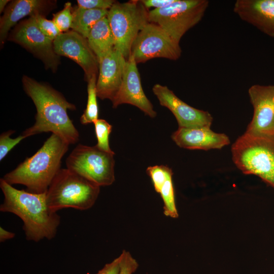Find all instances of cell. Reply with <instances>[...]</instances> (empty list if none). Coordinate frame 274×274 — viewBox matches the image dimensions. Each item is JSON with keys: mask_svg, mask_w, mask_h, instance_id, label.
<instances>
[{"mask_svg": "<svg viewBox=\"0 0 274 274\" xmlns=\"http://www.w3.org/2000/svg\"><path fill=\"white\" fill-rule=\"evenodd\" d=\"M23 89L33 101L37 109L36 121L22 135L26 138L42 132L55 134L69 145L79 139V132L67 114V110L76 107L68 102L59 92L47 85L24 76Z\"/></svg>", "mask_w": 274, "mask_h": 274, "instance_id": "1", "label": "cell"}, {"mask_svg": "<svg viewBox=\"0 0 274 274\" xmlns=\"http://www.w3.org/2000/svg\"><path fill=\"white\" fill-rule=\"evenodd\" d=\"M0 187L4 196L0 211L14 214L21 219L27 240L38 242L55 236L60 217L49 209L46 193L37 194L17 189L3 178L0 179Z\"/></svg>", "mask_w": 274, "mask_h": 274, "instance_id": "2", "label": "cell"}, {"mask_svg": "<svg viewBox=\"0 0 274 274\" xmlns=\"http://www.w3.org/2000/svg\"><path fill=\"white\" fill-rule=\"evenodd\" d=\"M69 145L61 138L52 133L34 155L6 174L3 179L11 185H23L31 193H46L60 169L61 159Z\"/></svg>", "mask_w": 274, "mask_h": 274, "instance_id": "3", "label": "cell"}, {"mask_svg": "<svg viewBox=\"0 0 274 274\" xmlns=\"http://www.w3.org/2000/svg\"><path fill=\"white\" fill-rule=\"evenodd\" d=\"M231 151L233 163L243 174L257 176L274 189V135L245 131Z\"/></svg>", "mask_w": 274, "mask_h": 274, "instance_id": "4", "label": "cell"}, {"mask_svg": "<svg viewBox=\"0 0 274 274\" xmlns=\"http://www.w3.org/2000/svg\"><path fill=\"white\" fill-rule=\"evenodd\" d=\"M100 192V186L66 168H60L50 185L46 199L54 212L64 208L84 211L91 208Z\"/></svg>", "mask_w": 274, "mask_h": 274, "instance_id": "5", "label": "cell"}, {"mask_svg": "<svg viewBox=\"0 0 274 274\" xmlns=\"http://www.w3.org/2000/svg\"><path fill=\"white\" fill-rule=\"evenodd\" d=\"M148 13L149 10L138 0L116 1L108 10L107 17L114 36L115 49L126 59L138 35L149 23Z\"/></svg>", "mask_w": 274, "mask_h": 274, "instance_id": "6", "label": "cell"}, {"mask_svg": "<svg viewBox=\"0 0 274 274\" xmlns=\"http://www.w3.org/2000/svg\"><path fill=\"white\" fill-rule=\"evenodd\" d=\"M209 5L208 0H175L166 7L149 11L148 21L180 43L183 36L201 21Z\"/></svg>", "mask_w": 274, "mask_h": 274, "instance_id": "7", "label": "cell"}, {"mask_svg": "<svg viewBox=\"0 0 274 274\" xmlns=\"http://www.w3.org/2000/svg\"><path fill=\"white\" fill-rule=\"evenodd\" d=\"M114 155L96 145L79 144L66 158V168L100 187L109 186L115 181Z\"/></svg>", "mask_w": 274, "mask_h": 274, "instance_id": "8", "label": "cell"}, {"mask_svg": "<svg viewBox=\"0 0 274 274\" xmlns=\"http://www.w3.org/2000/svg\"><path fill=\"white\" fill-rule=\"evenodd\" d=\"M181 54L179 43L159 25L150 22L138 35L132 45L130 53L137 64L155 58L176 60Z\"/></svg>", "mask_w": 274, "mask_h": 274, "instance_id": "9", "label": "cell"}, {"mask_svg": "<svg viewBox=\"0 0 274 274\" xmlns=\"http://www.w3.org/2000/svg\"><path fill=\"white\" fill-rule=\"evenodd\" d=\"M10 39L41 59L47 68L56 70L59 57L54 50L53 41L40 30L32 16L15 27Z\"/></svg>", "mask_w": 274, "mask_h": 274, "instance_id": "10", "label": "cell"}, {"mask_svg": "<svg viewBox=\"0 0 274 274\" xmlns=\"http://www.w3.org/2000/svg\"><path fill=\"white\" fill-rule=\"evenodd\" d=\"M53 48L58 56H63L78 63L83 70L87 80L97 76L98 60L90 48L87 40L72 30L62 32L53 41Z\"/></svg>", "mask_w": 274, "mask_h": 274, "instance_id": "11", "label": "cell"}, {"mask_svg": "<svg viewBox=\"0 0 274 274\" xmlns=\"http://www.w3.org/2000/svg\"><path fill=\"white\" fill-rule=\"evenodd\" d=\"M152 91L160 105L174 114L179 128L211 127L213 118L209 112L189 106L166 86L156 84Z\"/></svg>", "mask_w": 274, "mask_h": 274, "instance_id": "12", "label": "cell"}, {"mask_svg": "<svg viewBox=\"0 0 274 274\" xmlns=\"http://www.w3.org/2000/svg\"><path fill=\"white\" fill-rule=\"evenodd\" d=\"M248 95L253 115L246 131L274 135V85H253L248 89Z\"/></svg>", "mask_w": 274, "mask_h": 274, "instance_id": "13", "label": "cell"}, {"mask_svg": "<svg viewBox=\"0 0 274 274\" xmlns=\"http://www.w3.org/2000/svg\"><path fill=\"white\" fill-rule=\"evenodd\" d=\"M112 102L113 108L130 104L151 118L156 116L153 105L143 91L137 63L132 54L126 60L121 86Z\"/></svg>", "mask_w": 274, "mask_h": 274, "instance_id": "14", "label": "cell"}, {"mask_svg": "<svg viewBox=\"0 0 274 274\" xmlns=\"http://www.w3.org/2000/svg\"><path fill=\"white\" fill-rule=\"evenodd\" d=\"M126 59L114 49L98 60L96 92L98 98L113 101L121 85Z\"/></svg>", "mask_w": 274, "mask_h": 274, "instance_id": "15", "label": "cell"}, {"mask_svg": "<svg viewBox=\"0 0 274 274\" xmlns=\"http://www.w3.org/2000/svg\"><path fill=\"white\" fill-rule=\"evenodd\" d=\"M233 10L241 19L274 38V0H237Z\"/></svg>", "mask_w": 274, "mask_h": 274, "instance_id": "16", "label": "cell"}, {"mask_svg": "<svg viewBox=\"0 0 274 274\" xmlns=\"http://www.w3.org/2000/svg\"><path fill=\"white\" fill-rule=\"evenodd\" d=\"M172 139L179 147L189 150L221 149L230 143L227 135L215 132L211 127H178Z\"/></svg>", "mask_w": 274, "mask_h": 274, "instance_id": "17", "label": "cell"}, {"mask_svg": "<svg viewBox=\"0 0 274 274\" xmlns=\"http://www.w3.org/2000/svg\"><path fill=\"white\" fill-rule=\"evenodd\" d=\"M50 1L44 0L13 1L7 7L0 21V39L3 43L10 28L22 18L30 17L48 10Z\"/></svg>", "mask_w": 274, "mask_h": 274, "instance_id": "18", "label": "cell"}, {"mask_svg": "<svg viewBox=\"0 0 274 274\" xmlns=\"http://www.w3.org/2000/svg\"><path fill=\"white\" fill-rule=\"evenodd\" d=\"M87 40L98 60L115 49L114 36L107 17L95 24Z\"/></svg>", "mask_w": 274, "mask_h": 274, "instance_id": "19", "label": "cell"}, {"mask_svg": "<svg viewBox=\"0 0 274 274\" xmlns=\"http://www.w3.org/2000/svg\"><path fill=\"white\" fill-rule=\"evenodd\" d=\"M108 10L86 9L78 7L73 11V21L71 28L87 39L95 24L107 16Z\"/></svg>", "mask_w": 274, "mask_h": 274, "instance_id": "20", "label": "cell"}, {"mask_svg": "<svg viewBox=\"0 0 274 274\" xmlns=\"http://www.w3.org/2000/svg\"><path fill=\"white\" fill-rule=\"evenodd\" d=\"M97 76L89 79L87 85L88 98L85 110L80 117V122L83 125L94 123L98 117V108L97 101L96 82Z\"/></svg>", "mask_w": 274, "mask_h": 274, "instance_id": "21", "label": "cell"}, {"mask_svg": "<svg viewBox=\"0 0 274 274\" xmlns=\"http://www.w3.org/2000/svg\"><path fill=\"white\" fill-rule=\"evenodd\" d=\"M156 191L160 194L163 201L164 215L171 218H177L178 213L175 204L172 177L168 178Z\"/></svg>", "mask_w": 274, "mask_h": 274, "instance_id": "22", "label": "cell"}, {"mask_svg": "<svg viewBox=\"0 0 274 274\" xmlns=\"http://www.w3.org/2000/svg\"><path fill=\"white\" fill-rule=\"evenodd\" d=\"M93 124L97 141L96 146L104 151L113 153L109 144V135L112 130V126L102 119H98Z\"/></svg>", "mask_w": 274, "mask_h": 274, "instance_id": "23", "label": "cell"}, {"mask_svg": "<svg viewBox=\"0 0 274 274\" xmlns=\"http://www.w3.org/2000/svg\"><path fill=\"white\" fill-rule=\"evenodd\" d=\"M52 20L62 32L68 31L73 21L71 3H66L62 10L53 14Z\"/></svg>", "mask_w": 274, "mask_h": 274, "instance_id": "24", "label": "cell"}, {"mask_svg": "<svg viewBox=\"0 0 274 274\" xmlns=\"http://www.w3.org/2000/svg\"><path fill=\"white\" fill-rule=\"evenodd\" d=\"M32 16L40 30L52 41L55 40L62 33L52 20H48L40 14Z\"/></svg>", "mask_w": 274, "mask_h": 274, "instance_id": "25", "label": "cell"}, {"mask_svg": "<svg viewBox=\"0 0 274 274\" xmlns=\"http://www.w3.org/2000/svg\"><path fill=\"white\" fill-rule=\"evenodd\" d=\"M13 130H9L1 133L0 135V160L2 161L8 153L22 140L26 138L21 134L12 139L10 136L14 133Z\"/></svg>", "mask_w": 274, "mask_h": 274, "instance_id": "26", "label": "cell"}, {"mask_svg": "<svg viewBox=\"0 0 274 274\" xmlns=\"http://www.w3.org/2000/svg\"><path fill=\"white\" fill-rule=\"evenodd\" d=\"M120 270L119 274H133L137 269L139 264L130 253L124 250L120 255Z\"/></svg>", "mask_w": 274, "mask_h": 274, "instance_id": "27", "label": "cell"}, {"mask_svg": "<svg viewBox=\"0 0 274 274\" xmlns=\"http://www.w3.org/2000/svg\"><path fill=\"white\" fill-rule=\"evenodd\" d=\"M113 0H78V7L86 9L109 10L115 2Z\"/></svg>", "mask_w": 274, "mask_h": 274, "instance_id": "28", "label": "cell"}, {"mask_svg": "<svg viewBox=\"0 0 274 274\" xmlns=\"http://www.w3.org/2000/svg\"><path fill=\"white\" fill-rule=\"evenodd\" d=\"M120 255L110 263L106 264L96 274H119L120 270Z\"/></svg>", "mask_w": 274, "mask_h": 274, "instance_id": "29", "label": "cell"}, {"mask_svg": "<svg viewBox=\"0 0 274 274\" xmlns=\"http://www.w3.org/2000/svg\"><path fill=\"white\" fill-rule=\"evenodd\" d=\"M141 3L148 10L149 8L153 7L155 9H160L166 7L172 3L175 0H140Z\"/></svg>", "mask_w": 274, "mask_h": 274, "instance_id": "30", "label": "cell"}, {"mask_svg": "<svg viewBox=\"0 0 274 274\" xmlns=\"http://www.w3.org/2000/svg\"><path fill=\"white\" fill-rule=\"evenodd\" d=\"M15 234L12 232L5 229L2 227H0V242H3L14 237Z\"/></svg>", "mask_w": 274, "mask_h": 274, "instance_id": "31", "label": "cell"}, {"mask_svg": "<svg viewBox=\"0 0 274 274\" xmlns=\"http://www.w3.org/2000/svg\"><path fill=\"white\" fill-rule=\"evenodd\" d=\"M10 2L9 0H1L0 1V12L2 13L5 6H6L7 4Z\"/></svg>", "mask_w": 274, "mask_h": 274, "instance_id": "32", "label": "cell"}]
</instances>
